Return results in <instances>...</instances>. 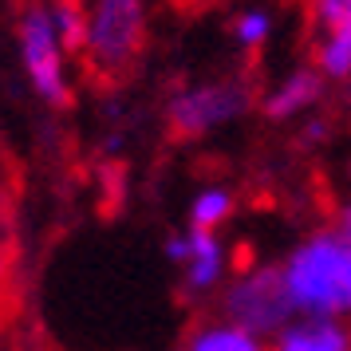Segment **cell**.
<instances>
[{
	"label": "cell",
	"mask_w": 351,
	"mask_h": 351,
	"mask_svg": "<svg viewBox=\"0 0 351 351\" xmlns=\"http://www.w3.org/2000/svg\"><path fill=\"white\" fill-rule=\"evenodd\" d=\"M288 288L292 300L308 312H348L351 308V245L339 237H316L304 245L288 265Z\"/></svg>",
	"instance_id": "cell-1"
},
{
	"label": "cell",
	"mask_w": 351,
	"mask_h": 351,
	"mask_svg": "<svg viewBox=\"0 0 351 351\" xmlns=\"http://www.w3.org/2000/svg\"><path fill=\"white\" fill-rule=\"evenodd\" d=\"M138 51H143V4L138 0H99L80 60H87V67L99 71L103 80H119L134 67Z\"/></svg>",
	"instance_id": "cell-2"
},
{
	"label": "cell",
	"mask_w": 351,
	"mask_h": 351,
	"mask_svg": "<svg viewBox=\"0 0 351 351\" xmlns=\"http://www.w3.org/2000/svg\"><path fill=\"white\" fill-rule=\"evenodd\" d=\"M229 319L237 324L241 332H272L288 319V312L296 308L292 300V288H288V272L285 269H269V272H256L253 280H245L229 292Z\"/></svg>",
	"instance_id": "cell-3"
},
{
	"label": "cell",
	"mask_w": 351,
	"mask_h": 351,
	"mask_svg": "<svg viewBox=\"0 0 351 351\" xmlns=\"http://www.w3.org/2000/svg\"><path fill=\"white\" fill-rule=\"evenodd\" d=\"M20 44H24V64H28V75L36 80L40 95L67 107V87L64 75H60V44H56V32L44 12H28L24 24H20Z\"/></svg>",
	"instance_id": "cell-4"
},
{
	"label": "cell",
	"mask_w": 351,
	"mask_h": 351,
	"mask_svg": "<svg viewBox=\"0 0 351 351\" xmlns=\"http://www.w3.org/2000/svg\"><path fill=\"white\" fill-rule=\"evenodd\" d=\"M245 107V91L241 87H206V91H190L170 107V138H193L221 123L229 114Z\"/></svg>",
	"instance_id": "cell-5"
},
{
	"label": "cell",
	"mask_w": 351,
	"mask_h": 351,
	"mask_svg": "<svg viewBox=\"0 0 351 351\" xmlns=\"http://www.w3.org/2000/svg\"><path fill=\"white\" fill-rule=\"evenodd\" d=\"M319 16L328 24V44H324V67L332 75L351 71V0H319Z\"/></svg>",
	"instance_id": "cell-6"
},
{
	"label": "cell",
	"mask_w": 351,
	"mask_h": 351,
	"mask_svg": "<svg viewBox=\"0 0 351 351\" xmlns=\"http://www.w3.org/2000/svg\"><path fill=\"white\" fill-rule=\"evenodd\" d=\"M178 351H256L253 335L241 328H206L197 332V324H190V332L182 335Z\"/></svg>",
	"instance_id": "cell-7"
},
{
	"label": "cell",
	"mask_w": 351,
	"mask_h": 351,
	"mask_svg": "<svg viewBox=\"0 0 351 351\" xmlns=\"http://www.w3.org/2000/svg\"><path fill=\"white\" fill-rule=\"evenodd\" d=\"M316 95H319V75L316 71H300V75H292V80L265 103V111H269L272 119H285V114L300 111L304 103H312Z\"/></svg>",
	"instance_id": "cell-8"
},
{
	"label": "cell",
	"mask_w": 351,
	"mask_h": 351,
	"mask_svg": "<svg viewBox=\"0 0 351 351\" xmlns=\"http://www.w3.org/2000/svg\"><path fill=\"white\" fill-rule=\"evenodd\" d=\"M280 351H351V332L332 328V324H312L288 335Z\"/></svg>",
	"instance_id": "cell-9"
},
{
	"label": "cell",
	"mask_w": 351,
	"mask_h": 351,
	"mask_svg": "<svg viewBox=\"0 0 351 351\" xmlns=\"http://www.w3.org/2000/svg\"><path fill=\"white\" fill-rule=\"evenodd\" d=\"M60 28H64V48L83 56V48H87V24H83V12L75 0L60 4Z\"/></svg>",
	"instance_id": "cell-10"
},
{
	"label": "cell",
	"mask_w": 351,
	"mask_h": 351,
	"mask_svg": "<svg viewBox=\"0 0 351 351\" xmlns=\"http://www.w3.org/2000/svg\"><path fill=\"white\" fill-rule=\"evenodd\" d=\"M233 209V202H229V193H206L197 206H193V229H213V225L221 221L225 213Z\"/></svg>",
	"instance_id": "cell-11"
},
{
	"label": "cell",
	"mask_w": 351,
	"mask_h": 351,
	"mask_svg": "<svg viewBox=\"0 0 351 351\" xmlns=\"http://www.w3.org/2000/svg\"><path fill=\"white\" fill-rule=\"evenodd\" d=\"M237 32H241L245 44H261V40H265V16H245Z\"/></svg>",
	"instance_id": "cell-12"
},
{
	"label": "cell",
	"mask_w": 351,
	"mask_h": 351,
	"mask_svg": "<svg viewBox=\"0 0 351 351\" xmlns=\"http://www.w3.org/2000/svg\"><path fill=\"white\" fill-rule=\"evenodd\" d=\"M249 265H253V249H249V245H237V249H233V269L245 272Z\"/></svg>",
	"instance_id": "cell-13"
},
{
	"label": "cell",
	"mask_w": 351,
	"mask_h": 351,
	"mask_svg": "<svg viewBox=\"0 0 351 351\" xmlns=\"http://www.w3.org/2000/svg\"><path fill=\"white\" fill-rule=\"evenodd\" d=\"M339 241H348V245H351V209L339 213Z\"/></svg>",
	"instance_id": "cell-14"
}]
</instances>
